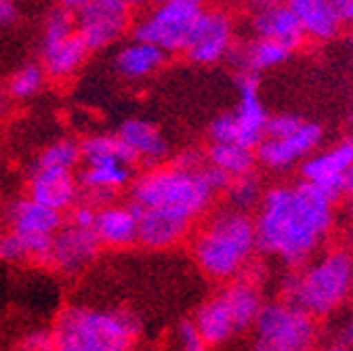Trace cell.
<instances>
[{"instance_id": "1", "label": "cell", "mask_w": 353, "mask_h": 351, "mask_svg": "<svg viewBox=\"0 0 353 351\" xmlns=\"http://www.w3.org/2000/svg\"><path fill=\"white\" fill-rule=\"evenodd\" d=\"M252 221L256 252L278 257L288 270H301L330 236L334 202L305 181L274 185L263 192Z\"/></svg>"}, {"instance_id": "2", "label": "cell", "mask_w": 353, "mask_h": 351, "mask_svg": "<svg viewBox=\"0 0 353 351\" xmlns=\"http://www.w3.org/2000/svg\"><path fill=\"white\" fill-rule=\"evenodd\" d=\"M254 252L256 236L252 217L230 206L208 214L192 240L196 265L219 282L240 278Z\"/></svg>"}, {"instance_id": "3", "label": "cell", "mask_w": 353, "mask_h": 351, "mask_svg": "<svg viewBox=\"0 0 353 351\" xmlns=\"http://www.w3.org/2000/svg\"><path fill=\"white\" fill-rule=\"evenodd\" d=\"M51 334L55 351H128L141 334V318L126 307L68 305Z\"/></svg>"}, {"instance_id": "4", "label": "cell", "mask_w": 353, "mask_h": 351, "mask_svg": "<svg viewBox=\"0 0 353 351\" xmlns=\"http://www.w3.org/2000/svg\"><path fill=\"white\" fill-rule=\"evenodd\" d=\"M353 274V259L345 250H326L312 259L305 268L290 270L282 282L280 292L284 303L312 316L314 320L334 314L345 305L349 294Z\"/></svg>"}, {"instance_id": "5", "label": "cell", "mask_w": 353, "mask_h": 351, "mask_svg": "<svg viewBox=\"0 0 353 351\" xmlns=\"http://www.w3.org/2000/svg\"><path fill=\"white\" fill-rule=\"evenodd\" d=\"M214 194L206 185L202 170L183 172L168 164L152 166L130 181V204L141 210H164L188 221L208 214Z\"/></svg>"}, {"instance_id": "6", "label": "cell", "mask_w": 353, "mask_h": 351, "mask_svg": "<svg viewBox=\"0 0 353 351\" xmlns=\"http://www.w3.org/2000/svg\"><path fill=\"white\" fill-rule=\"evenodd\" d=\"M206 7L200 0H166L148 11L132 30V40L168 53H185L192 30Z\"/></svg>"}, {"instance_id": "7", "label": "cell", "mask_w": 353, "mask_h": 351, "mask_svg": "<svg viewBox=\"0 0 353 351\" xmlns=\"http://www.w3.org/2000/svg\"><path fill=\"white\" fill-rule=\"evenodd\" d=\"M252 328L256 343L274 351H314L318 341L316 320L280 299L263 303Z\"/></svg>"}, {"instance_id": "8", "label": "cell", "mask_w": 353, "mask_h": 351, "mask_svg": "<svg viewBox=\"0 0 353 351\" xmlns=\"http://www.w3.org/2000/svg\"><path fill=\"white\" fill-rule=\"evenodd\" d=\"M74 13L76 34L91 51L105 49L128 30L132 3L126 0H63Z\"/></svg>"}, {"instance_id": "9", "label": "cell", "mask_w": 353, "mask_h": 351, "mask_svg": "<svg viewBox=\"0 0 353 351\" xmlns=\"http://www.w3.org/2000/svg\"><path fill=\"white\" fill-rule=\"evenodd\" d=\"M234 45V21L223 9H204L198 17L185 55L194 63L212 66L225 59Z\"/></svg>"}, {"instance_id": "10", "label": "cell", "mask_w": 353, "mask_h": 351, "mask_svg": "<svg viewBox=\"0 0 353 351\" xmlns=\"http://www.w3.org/2000/svg\"><path fill=\"white\" fill-rule=\"evenodd\" d=\"M324 139V128L318 122H303L296 133L284 139H263L254 150L256 162L274 172H286L296 162L307 160L316 154L318 146Z\"/></svg>"}, {"instance_id": "11", "label": "cell", "mask_w": 353, "mask_h": 351, "mask_svg": "<svg viewBox=\"0 0 353 351\" xmlns=\"http://www.w3.org/2000/svg\"><path fill=\"white\" fill-rule=\"evenodd\" d=\"M261 78L259 74L250 72H238L236 76V89L240 95V101L236 110L232 112L238 124V143L244 150L254 152L259 143L265 139V124H268V110H265L261 95H259Z\"/></svg>"}, {"instance_id": "12", "label": "cell", "mask_w": 353, "mask_h": 351, "mask_svg": "<svg viewBox=\"0 0 353 351\" xmlns=\"http://www.w3.org/2000/svg\"><path fill=\"white\" fill-rule=\"evenodd\" d=\"M353 162V135L345 137L336 146L316 152L301 164V177L305 183L324 192L334 204L341 198V177Z\"/></svg>"}, {"instance_id": "13", "label": "cell", "mask_w": 353, "mask_h": 351, "mask_svg": "<svg viewBox=\"0 0 353 351\" xmlns=\"http://www.w3.org/2000/svg\"><path fill=\"white\" fill-rule=\"evenodd\" d=\"M99 250L101 244L95 238L93 230H78L63 221L59 232L53 236L49 270L74 276L91 265Z\"/></svg>"}, {"instance_id": "14", "label": "cell", "mask_w": 353, "mask_h": 351, "mask_svg": "<svg viewBox=\"0 0 353 351\" xmlns=\"http://www.w3.org/2000/svg\"><path fill=\"white\" fill-rule=\"evenodd\" d=\"M250 9V30L254 38L278 42L288 51H296L305 42L303 28L288 3H254Z\"/></svg>"}, {"instance_id": "15", "label": "cell", "mask_w": 353, "mask_h": 351, "mask_svg": "<svg viewBox=\"0 0 353 351\" xmlns=\"http://www.w3.org/2000/svg\"><path fill=\"white\" fill-rule=\"evenodd\" d=\"M28 198L63 214L80 202V188L74 172L34 168L28 181Z\"/></svg>"}, {"instance_id": "16", "label": "cell", "mask_w": 353, "mask_h": 351, "mask_svg": "<svg viewBox=\"0 0 353 351\" xmlns=\"http://www.w3.org/2000/svg\"><path fill=\"white\" fill-rule=\"evenodd\" d=\"M93 234L101 246L126 248L137 244L139 208L135 204H108L97 208Z\"/></svg>"}, {"instance_id": "17", "label": "cell", "mask_w": 353, "mask_h": 351, "mask_svg": "<svg viewBox=\"0 0 353 351\" xmlns=\"http://www.w3.org/2000/svg\"><path fill=\"white\" fill-rule=\"evenodd\" d=\"M116 135L132 152L137 162L141 160L152 166H160V162L166 160L170 154V146H168L166 137L162 135V130L150 120L128 118L120 124Z\"/></svg>"}, {"instance_id": "18", "label": "cell", "mask_w": 353, "mask_h": 351, "mask_svg": "<svg viewBox=\"0 0 353 351\" xmlns=\"http://www.w3.org/2000/svg\"><path fill=\"white\" fill-rule=\"evenodd\" d=\"M3 221H7L9 230L21 236H55L63 225V214L36 204L26 196L7 206Z\"/></svg>"}, {"instance_id": "19", "label": "cell", "mask_w": 353, "mask_h": 351, "mask_svg": "<svg viewBox=\"0 0 353 351\" xmlns=\"http://www.w3.org/2000/svg\"><path fill=\"white\" fill-rule=\"evenodd\" d=\"M192 221L164 210H141L139 208V234L137 244L154 250L170 248L188 238Z\"/></svg>"}, {"instance_id": "20", "label": "cell", "mask_w": 353, "mask_h": 351, "mask_svg": "<svg viewBox=\"0 0 353 351\" xmlns=\"http://www.w3.org/2000/svg\"><path fill=\"white\" fill-rule=\"evenodd\" d=\"M86 57L88 49L76 32L63 38L40 42V66L44 74L55 80H65L74 76L82 68Z\"/></svg>"}, {"instance_id": "21", "label": "cell", "mask_w": 353, "mask_h": 351, "mask_svg": "<svg viewBox=\"0 0 353 351\" xmlns=\"http://www.w3.org/2000/svg\"><path fill=\"white\" fill-rule=\"evenodd\" d=\"M292 51L286 47L278 45L272 40H261V38H248L236 42L228 53V61L238 68V72H250V74H261L265 70L278 68L290 59Z\"/></svg>"}, {"instance_id": "22", "label": "cell", "mask_w": 353, "mask_h": 351, "mask_svg": "<svg viewBox=\"0 0 353 351\" xmlns=\"http://www.w3.org/2000/svg\"><path fill=\"white\" fill-rule=\"evenodd\" d=\"M216 297L223 301L228 314L232 316L236 332H244V330L252 328L261 307H263L261 286H256L244 278H236L221 288L216 292Z\"/></svg>"}, {"instance_id": "23", "label": "cell", "mask_w": 353, "mask_h": 351, "mask_svg": "<svg viewBox=\"0 0 353 351\" xmlns=\"http://www.w3.org/2000/svg\"><path fill=\"white\" fill-rule=\"evenodd\" d=\"M288 7L296 15L305 38L330 40L343 26L332 0H290Z\"/></svg>"}, {"instance_id": "24", "label": "cell", "mask_w": 353, "mask_h": 351, "mask_svg": "<svg viewBox=\"0 0 353 351\" xmlns=\"http://www.w3.org/2000/svg\"><path fill=\"white\" fill-rule=\"evenodd\" d=\"M192 324L198 330V334L206 347L223 345L236 337V326L232 322V316L228 314L223 301H221L216 294L206 299L198 307L192 318Z\"/></svg>"}, {"instance_id": "25", "label": "cell", "mask_w": 353, "mask_h": 351, "mask_svg": "<svg viewBox=\"0 0 353 351\" xmlns=\"http://www.w3.org/2000/svg\"><path fill=\"white\" fill-rule=\"evenodd\" d=\"M164 59H166V55L160 49H156L154 45L130 40L124 47H120L118 53L114 55V68L124 78L139 80V78L152 76L156 70H160Z\"/></svg>"}, {"instance_id": "26", "label": "cell", "mask_w": 353, "mask_h": 351, "mask_svg": "<svg viewBox=\"0 0 353 351\" xmlns=\"http://www.w3.org/2000/svg\"><path fill=\"white\" fill-rule=\"evenodd\" d=\"M204 158H206V164L223 170L232 179L244 177V174L252 172L256 164L254 152L244 150L236 143H210L208 150L204 152Z\"/></svg>"}, {"instance_id": "27", "label": "cell", "mask_w": 353, "mask_h": 351, "mask_svg": "<svg viewBox=\"0 0 353 351\" xmlns=\"http://www.w3.org/2000/svg\"><path fill=\"white\" fill-rule=\"evenodd\" d=\"M80 154L84 162L91 160H118L124 162L128 166H132L137 162V158L132 156V152L122 143V139L118 135H110V133H95L88 135L80 141Z\"/></svg>"}, {"instance_id": "28", "label": "cell", "mask_w": 353, "mask_h": 351, "mask_svg": "<svg viewBox=\"0 0 353 351\" xmlns=\"http://www.w3.org/2000/svg\"><path fill=\"white\" fill-rule=\"evenodd\" d=\"M82 160V154H80V141H74V139H59V141H53L51 146L44 148L36 162H34V168H40V170H68V172H74V168L80 164Z\"/></svg>"}, {"instance_id": "29", "label": "cell", "mask_w": 353, "mask_h": 351, "mask_svg": "<svg viewBox=\"0 0 353 351\" xmlns=\"http://www.w3.org/2000/svg\"><path fill=\"white\" fill-rule=\"evenodd\" d=\"M263 183H261V177L259 172L252 170L244 177H236L232 179L230 188L225 190V196H228V206L234 208V210H240V212H248L250 208L259 206L261 198H263Z\"/></svg>"}, {"instance_id": "30", "label": "cell", "mask_w": 353, "mask_h": 351, "mask_svg": "<svg viewBox=\"0 0 353 351\" xmlns=\"http://www.w3.org/2000/svg\"><path fill=\"white\" fill-rule=\"evenodd\" d=\"M44 80H47V74H44L40 61H26L9 76L5 86L13 99H30L42 91Z\"/></svg>"}, {"instance_id": "31", "label": "cell", "mask_w": 353, "mask_h": 351, "mask_svg": "<svg viewBox=\"0 0 353 351\" xmlns=\"http://www.w3.org/2000/svg\"><path fill=\"white\" fill-rule=\"evenodd\" d=\"M305 120L299 114L292 112H280L268 118V124H265V139H284L290 137L292 133L301 128Z\"/></svg>"}, {"instance_id": "32", "label": "cell", "mask_w": 353, "mask_h": 351, "mask_svg": "<svg viewBox=\"0 0 353 351\" xmlns=\"http://www.w3.org/2000/svg\"><path fill=\"white\" fill-rule=\"evenodd\" d=\"M210 143H238V124L232 112L219 114L208 124Z\"/></svg>"}, {"instance_id": "33", "label": "cell", "mask_w": 353, "mask_h": 351, "mask_svg": "<svg viewBox=\"0 0 353 351\" xmlns=\"http://www.w3.org/2000/svg\"><path fill=\"white\" fill-rule=\"evenodd\" d=\"M0 261H5V263H26L28 261V250H26L21 236L9 228L0 232Z\"/></svg>"}, {"instance_id": "34", "label": "cell", "mask_w": 353, "mask_h": 351, "mask_svg": "<svg viewBox=\"0 0 353 351\" xmlns=\"http://www.w3.org/2000/svg\"><path fill=\"white\" fill-rule=\"evenodd\" d=\"M7 351H55L51 328H36V330L26 332Z\"/></svg>"}, {"instance_id": "35", "label": "cell", "mask_w": 353, "mask_h": 351, "mask_svg": "<svg viewBox=\"0 0 353 351\" xmlns=\"http://www.w3.org/2000/svg\"><path fill=\"white\" fill-rule=\"evenodd\" d=\"M204 164H206L204 152L188 148V150H181L179 154H174L170 158L168 166H172L176 170H183V172H200L204 168Z\"/></svg>"}, {"instance_id": "36", "label": "cell", "mask_w": 353, "mask_h": 351, "mask_svg": "<svg viewBox=\"0 0 353 351\" xmlns=\"http://www.w3.org/2000/svg\"><path fill=\"white\" fill-rule=\"evenodd\" d=\"M176 339H179V351H208L192 320H181L176 326Z\"/></svg>"}, {"instance_id": "37", "label": "cell", "mask_w": 353, "mask_h": 351, "mask_svg": "<svg viewBox=\"0 0 353 351\" xmlns=\"http://www.w3.org/2000/svg\"><path fill=\"white\" fill-rule=\"evenodd\" d=\"M95 214H97V208H93L91 204L78 202L68 210V225L78 228V230H93Z\"/></svg>"}, {"instance_id": "38", "label": "cell", "mask_w": 353, "mask_h": 351, "mask_svg": "<svg viewBox=\"0 0 353 351\" xmlns=\"http://www.w3.org/2000/svg\"><path fill=\"white\" fill-rule=\"evenodd\" d=\"M202 177H204L206 185L212 190L214 196H216L219 192H223V194H225V190H228L230 183H232V177H230V174H225L223 170H219V168H214V166H210V164H204V168H202Z\"/></svg>"}, {"instance_id": "39", "label": "cell", "mask_w": 353, "mask_h": 351, "mask_svg": "<svg viewBox=\"0 0 353 351\" xmlns=\"http://www.w3.org/2000/svg\"><path fill=\"white\" fill-rule=\"evenodd\" d=\"M336 343H341L353 351V316H349L347 320L341 322V326L336 330Z\"/></svg>"}, {"instance_id": "40", "label": "cell", "mask_w": 353, "mask_h": 351, "mask_svg": "<svg viewBox=\"0 0 353 351\" xmlns=\"http://www.w3.org/2000/svg\"><path fill=\"white\" fill-rule=\"evenodd\" d=\"M17 5L11 0H0V28L11 26L17 19Z\"/></svg>"}, {"instance_id": "41", "label": "cell", "mask_w": 353, "mask_h": 351, "mask_svg": "<svg viewBox=\"0 0 353 351\" xmlns=\"http://www.w3.org/2000/svg\"><path fill=\"white\" fill-rule=\"evenodd\" d=\"M332 5L341 23L353 26V0H332Z\"/></svg>"}, {"instance_id": "42", "label": "cell", "mask_w": 353, "mask_h": 351, "mask_svg": "<svg viewBox=\"0 0 353 351\" xmlns=\"http://www.w3.org/2000/svg\"><path fill=\"white\" fill-rule=\"evenodd\" d=\"M341 198H353V162L341 177Z\"/></svg>"}, {"instance_id": "43", "label": "cell", "mask_w": 353, "mask_h": 351, "mask_svg": "<svg viewBox=\"0 0 353 351\" xmlns=\"http://www.w3.org/2000/svg\"><path fill=\"white\" fill-rule=\"evenodd\" d=\"M13 108V97L9 95L7 91V86L5 84H0V118L7 116Z\"/></svg>"}, {"instance_id": "44", "label": "cell", "mask_w": 353, "mask_h": 351, "mask_svg": "<svg viewBox=\"0 0 353 351\" xmlns=\"http://www.w3.org/2000/svg\"><path fill=\"white\" fill-rule=\"evenodd\" d=\"M320 351H351V349H349V347H345V345H341V343H330V345L322 347Z\"/></svg>"}, {"instance_id": "45", "label": "cell", "mask_w": 353, "mask_h": 351, "mask_svg": "<svg viewBox=\"0 0 353 351\" xmlns=\"http://www.w3.org/2000/svg\"><path fill=\"white\" fill-rule=\"evenodd\" d=\"M252 351H274V349H270V347H265V345H261V343H256V341H254Z\"/></svg>"}, {"instance_id": "46", "label": "cell", "mask_w": 353, "mask_h": 351, "mask_svg": "<svg viewBox=\"0 0 353 351\" xmlns=\"http://www.w3.org/2000/svg\"><path fill=\"white\" fill-rule=\"evenodd\" d=\"M347 208H349V214L353 217V198H347Z\"/></svg>"}, {"instance_id": "47", "label": "cell", "mask_w": 353, "mask_h": 351, "mask_svg": "<svg viewBox=\"0 0 353 351\" xmlns=\"http://www.w3.org/2000/svg\"><path fill=\"white\" fill-rule=\"evenodd\" d=\"M349 122L353 124V101H351V108H349Z\"/></svg>"}, {"instance_id": "48", "label": "cell", "mask_w": 353, "mask_h": 351, "mask_svg": "<svg viewBox=\"0 0 353 351\" xmlns=\"http://www.w3.org/2000/svg\"><path fill=\"white\" fill-rule=\"evenodd\" d=\"M0 232H3V214H0Z\"/></svg>"}, {"instance_id": "49", "label": "cell", "mask_w": 353, "mask_h": 351, "mask_svg": "<svg viewBox=\"0 0 353 351\" xmlns=\"http://www.w3.org/2000/svg\"><path fill=\"white\" fill-rule=\"evenodd\" d=\"M349 45H351V51H353V38H349Z\"/></svg>"}, {"instance_id": "50", "label": "cell", "mask_w": 353, "mask_h": 351, "mask_svg": "<svg viewBox=\"0 0 353 351\" xmlns=\"http://www.w3.org/2000/svg\"><path fill=\"white\" fill-rule=\"evenodd\" d=\"M351 286H353V274H351Z\"/></svg>"}, {"instance_id": "51", "label": "cell", "mask_w": 353, "mask_h": 351, "mask_svg": "<svg viewBox=\"0 0 353 351\" xmlns=\"http://www.w3.org/2000/svg\"><path fill=\"white\" fill-rule=\"evenodd\" d=\"M128 351H135V349H128Z\"/></svg>"}]
</instances>
